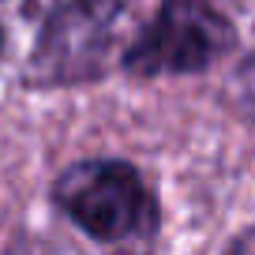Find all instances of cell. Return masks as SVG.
<instances>
[{
    "instance_id": "1",
    "label": "cell",
    "mask_w": 255,
    "mask_h": 255,
    "mask_svg": "<svg viewBox=\"0 0 255 255\" xmlns=\"http://www.w3.org/2000/svg\"><path fill=\"white\" fill-rule=\"evenodd\" d=\"M53 199L87 237L102 244L143 240L158 229V199L128 161H75L56 176Z\"/></svg>"
},
{
    "instance_id": "2",
    "label": "cell",
    "mask_w": 255,
    "mask_h": 255,
    "mask_svg": "<svg viewBox=\"0 0 255 255\" xmlns=\"http://www.w3.org/2000/svg\"><path fill=\"white\" fill-rule=\"evenodd\" d=\"M128 11L131 0H49L26 79L45 87L98 79Z\"/></svg>"
},
{
    "instance_id": "3",
    "label": "cell",
    "mask_w": 255,
    "mask_h": 255,
    "mask_svg": "<svg viewBox=\"0 0 255 255\" xmlns=\"http://www.w3.org/2000/svg\"><path fill=\"white\" fill-rule=\"evenodd\" d=\"M233 41L237 34L229 19L210 0H161L154 23L128 45L124 68L139 79L207 72L233 49Z\"/></svg>"
},
{
    "instance_id": "4",
    "label": "cell",
    "mask_w": 255,
    "mask_h": 255,
    "mask_svg": "<svg viewBox=\"0 0 255 255\" xmlns=\"http://www.w3.org/2000/svg\"><path fill=\"white\" fill-rule=\"evenodd\" d=\"M233 248H240V252H255V229L248 233V237H240V240H237Z\"/></svg>"
},
{
    "instance_id": "5",
    "label": "cell",
    "mask_w": 255,
    "mask_h": 255,
    "mask_svg": "<svg viewBox=\"0 0 255 255\" xmlns=\"http://www.w3.org/2000/svg\"><path fill=\"white\" fill-rule=\"evenodd\" d=\"M0 49H4V30H0Z\"/></svg>"
}]
</instances>
